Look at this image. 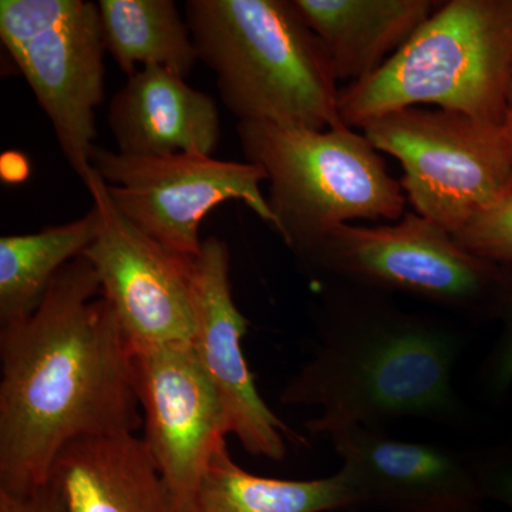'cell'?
<instances>
[{"instance_id":"obj_1","label":"cell","mask_w":512,"mask_h":512,"mask_svg":"<svg viewBox=\"0 0 512 512\" xmlns=\"http://www.w3.org/2000/svg\"><path fill=\"white\" fill-rule=\"evenodd\" d=\"M141 427L136 352L79 256L35 311L0 325V488L42 487L67 444Z\"/></svg>"},{"instance_id":"obj_2","label":"cell","mask_w":512,"mask_h":512,"mask_svg":"<svg viewBox=\"0 0 512 512\" xmlns=\"http://www.w3.org/2000/svg\"><path fill=\"white\" fill-rule=\"evenodd\" d=\"M315 320L311 355L279 396L286 406L319 409L306 423L312 434L399 419L470 423L453 384L466 339L451 323L339 282H323Z\"/></svg>"},{"instance_id":"obj_3","label":"cell","mask_w":512,"mask_h":512,"mask_svg":"<svg viewBox=\"0 0 512 512\" xmlns=\"http://www.w3.org/2000/svg\"><path fill=\"white\" fill-rule=\"evenodd\" d=\"M185 19L238 123L345 126L328 55L293 0H188Z\"/></svg>"},{"instance_id":"obj_4","label":"cell","mask_w":512,"mask_h":512,"mask_svg":"<svg viewBox=\"0 0 512 512\" xmlns=\"http://www.w3.org/2000/svg\"><path fill=\"white\" fill-rule=\"evenodd\" d=\"M512 76V0L441 3L372 76L339 90L345 126L429 106L501 126Z\"/></svg>"},{"instance_id":"obj_5","label":"cell","mask_w":512,"mask_h":512,"mask_svg":"<svg viewBox=\"0 0 512 512\" xmlns=\"http://www.w3.org/2000/svg\"><path fill=\"white\" fill-rule=\"evenodd\" d=\"M248 163L269 183L274 228L296 255L340 225L396 222L406 195L382 156L363 134L342 126L329 130L237 124Z\"/></svg>"},{"instance_id":"obj_6","label":"cell","mask_w":512,"mask_h":512,"mask_svg":"<svg viewBox=\"0 0 512 512\" xmlns=\"http://www.w3.org/2000/svg\"><path fill=\"white\" fill-rule=\"evenodd\" d=\"M295 256L323 282L399 293L490 320L498 264L470 254L416 212L394 224L340 225Z\"/></svg>"},{"instance_id":"obj_7","label":"cell","mask_w":512,"mask_h":512,"mask_svg":"<svg viewBox=\"0 0 512 512\" xmlns=\"http://www.w3.org/2000/svg\"><path fill=\"white\" fill-rule=\"evenodd\" d=\"M379 153L396 158L416 214L456 235L512 192L501 126L437 107H407L363 124Z\"/></svg>"},{"instance_id":"obj_8","label":"cell","mask_w":512,"mask_h":512,"mask_svg":"<svg viewBox=\"0 0 512 512\" xmlns=\"http://www.w3.org/2000/svg\"><path fill=\"white\" fill-rule=\"evenodd\" d=\"M92 167L117 210L140 231L178 256L200 255L202 221L227 201H242L266 224L275 218L261 190L258 165L194 154L124 156L94 147Z\"/></svg>"},{"instance_id":"obj_9","label":"cell","mask_w":512,"mask_h":512,"mask_svg":"<svg viewBox=\"0 0 512 512\" xmlns=\"http://www.w3.org/2000/svg\"><path fill=\"white\" fill-rule=\"evenodd\" d=\"M87 191L99 231L84 252L134 352L187 345L195 336L192 259L165 249L124 217L93 170Z\"/></svg>"},{"instance_id":"obj_10","label":"cell","mask_w":512,"mask_h":512,"mask_svg":"<svg viewBox=\"0 0 512 512\" xmlns=\"http://www.w3.org/2000/svg\"><path fill=\"white\" fill-rule=\"evenodd\" d=\"M144 443L180 512H190L215 451L227 443L220 399L192 343L136 352Z\"/></svg>"},{"instance_id":"obj_11","label":"cell","mask_w":512,"mask_h":512,"mask_svg":"<svg viewBox=\"0 0 512 512\" xmlns=\"http://www.w3.org/2000/svg\"><path fill=\"white\" fill-rule=\"evenodd\" d=\"M191 288L195 311L192 348L220 399L228 434H234L251 456L284 460L285 440L293 437V431L256 389L241 343L249 322L232 298L229 249L221 239L211 237L202 242L200 255L191 262Z\"/></svg>"},{"instance_id":"obj_12","label":"cell","mask_w":512,"mask_h":512,"mask_svg":"<svg viewBox=\"0 0 512 512\" xmlns=\"http://www.w3.org/2000/svg\"><path fill=\"white\" fill-rule=\"evenodd\" d=\"M356 508L386 512H480L485 503L471 453L349 427L329 436Z\"/></svg>"},{"instance_id":"obj_13","label":"cell","mask_w":512,"mask_h":512,"mask_svg":"<svg viewBox=\"0 0 512 512\" xmlns=\"http://www.w3.org/2000/svg\"><path fill=\"white\" fill-rule=\"evenodd\" d=\"M106 52L97 3L74 0L72 10L57 25L10 56L52 123L64 158L84 185L93 174Z\"/></svg>"},{"instance_id":"obj_14","label":"cell","mask_w":512,"mask_h":512,"mask_svg":"<svg viewBox=\"0 0 512 512\" xmlns=\"http://www.w3.org/2000/svg\"><path fill=\"white\" fill-rule=\"evenodd\" d=\"M107 124L124 156L212 157L221 137L215 100L160 66L143 67L128 77L111 100Z\"/></svg>"},{"instance_id":"obj_15","label":"cell","mask_w":512,"mask_h":512,"mask_svg":"<svg viewBox=\"0 0 512 512\" xmlns=\"http://www.w3.org/2000/svg\"><path fill=\"white\" fill-rule=\"evenodd\" d=\"M50 481L64 512H180L146 443L133 433L72 441Z\"/></svg>"},{"instance_id":"obj_16","label":"cell","mask_w":512,"mask_h":512,"mask_svg":"<svg viewBox=\"0 0 512 512\" xmlns=\"http://www.w3.org/2000/svg\"><path fill=\"white\" fill-rule=\"evenodd\" d=\"M322 43L338 82H362L440 8L433 0H293Z\"/></svg>"},{"instance_id":"obj_17","label":"cell","mask_w":512,"mask_h":512,"mask_svg":"<svg viewBox=\"0 0 512 512\" xmlns=\"http://www.w3.org/2000/svg\"><path fill=\"white\" fill-rule=\"evenodd\" d=\"M353 510L339 473L318 480L255 476L232 460L227 443L208 464L190 512H330Z\"/></svg>"},{"instance_id":"obj_18","label":"cell","mask_w":512,"mask_h":512,"mask_svg":"<svg viewBox=\"0 0 512 512\" xmlns=\"http://www.w3.org/2000/svg\"><path fill=\"white\" fill-rule=\"evenodd\" d=\"M107 52L127 77L147 66L190 76L198 62L187 19L173 0H99Z\"/></svg>"},{"instance_id":"obj_19","label":"cell","mask_w":512,"mask_h":512,"mask_svg":"<svg viewBox=\"0 0 512 512\" xmlns=\"http://www.w3.org/2000/svg\"><path fill=\"white\" fill-rule=\"evenodd\" d=\"M99 231L92 208L79 220L0 238V325L35 311L64 266L82 256Z\"/></svg>"},{"instance_id":"obj_20","label":"cell","mask_w":512,"mask_h":512,"mask_svg":"<svg viewBox=\"0 0 512 512\" xmlns=\"http://www.w3.org/2000/svg\"><path fill=\"white\" fill-rule=\"evenodd\" d=\"M503 323L500 336L485 356L478 383L488 399L498 402L512 387V264H498L490 320Z\"/></svg>"},{"instance_id":"obj_21","label":"cell","mask_w":512,"mask_h":512,"mask_svg":"<svg viewBox=\"0 0 512 512\" xmlns=\"http://www.w3.org/2000/svg\"><path fill=\"white\" fill-rule=\"evenodd\" d=\"M73 5L74 0H2L0 39L9 55L57 25Z\"/></svg>"},{"instance_id":"obj_22","label":"cell","mask_w":512,"mask_h":512,"mask_svg":"<svg viewBox=\"0 0 512 512\" xmlns=\"http://www.w3.org/2000/svg\"><path fill=\"white\" fill-rule=\"evenodd\" d=\"M453 238L478 258L494 264H512V192L490 210L478 214Z\"/></svg>"},{"instance_id":"obj_23","label":"cell","mask_w":512,"mask_h":512,"mask_svg":"<svg viewBox=\"0 0 512 512\" xmlns=\"http://www.w3.org/2000/svg\"><path fill=\"white\" fill-rule=\"evenodd\" d=\"M471 457L485 501L493 500L512 510V440L474 451Z\"/></svg>"},{"instance_id":"obj_24","label":"cell","mask_w":512,"mask_h":512,"mask_svg":"<svg viewBox=\"0 0 512 512\" xmlns=\"http://www.w3.org/2000/svg\"><path fill=\"white\" fill-rule=\"evenodd\" d=\"M0 512H64L62 497L52 481L28 491L0 488Z\"/></svg>"},{"instance_id":"obj_25","label":"cell","mask_w":512,"mask_h":512,"mask_svg":"<svg viewBox=\"0 0 512 512\" xmlns=\"http://www.w3.org/2000/svg\"><path fill=\"white\" fill-rule=\"evenodd\" d=\"M29 173L28 158L23 157L22 153H16V151L3 153L0 158V175L3 181L10 184L22 183L28 178Z\"/></svg>"},{"instance_id":"obj_26","label":"cell","mask_w":512,"mask_h":512,"mask_svg":"<svg viewBox=\"0 0 512 512\" xmlns=\"http://www.w3.org/2000/svg\"><path fill=\"white\" fill-rule=\"evenodd\" d=\"M501 128L507 143L508 151H510L511 164H512V76L510 86H508L507 97H505V107L503 121H501Z\"/></svg>"}]
</instances>
